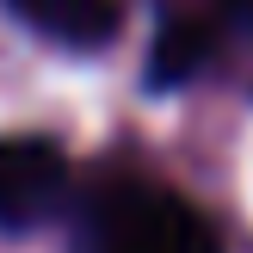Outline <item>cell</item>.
I'll use <instances>...</instances> for the list:
<instances>
[{"mask_svg": "<svg viewBox=\"0 0 253 253\" xmlns=\"http://www.w3.org/2000/svg\"><path fill=\"white\" fill-rule=\"evenodd\" d=\"M81 253H222V241L198 204L173 198L167 185L124 179L93 198Z\"/></svg>", "mask_w": 253, "mask_h": 253, "instance_id": "1", "label": "cell"}, {"mask_svg": "<svg viewBox=\"0 0 253 253\" xmlns=\"http://www.w3.org/2000/svg\"><path fill=\"white\" fill-rule=\"evenodd\" d=\"M74 192V167L43 136H6L0 142V229H37Z\"/></svg>", "mask_w": 253, "mask_h": 253, "instance_id": "2", "label": "cell"}, {"mask_svg": "<svg viewBox=\"0 0 253 253\" xmlns=\"http://www.w3.org/2000/svg\"><path fill=\"white\" fill-rule=\"evenodd\" d=\"M6 6L19 12L31 31L56 37V43H68V49H105L111 37H118V19H124L118 0H6Z\"/></svg>", "mask_w": 253, "mask_h": 253, "instance_id": "3", "label": "cell"}, {"mask_svg": "<svg viewBox=\"0 0 253 253\" xmlns=\"http://www.w3.org/2000/svg\"><path fill=\"white\" fill-rule=\"evenodd\" d=\"M216 37H222L216 19H185V12L161 19V31H155V56H148L155 86H179V81H192V74L216 56Z\"/></svg>", "mask_w": 253, "mask_h": 253, "instance_id": "4", "label": "cell"}, {"mask_svg": "<svg viewBox=\"0 0 253 253\" xmlns=\"http://www.w3.org/2000/svg\"><path fill=\"white\" fill-rule=\"evenodd\" d=\"M216 25H253V0H216Z\"/></svg>", "mask_w": 253, "mask_h": 253, "instance_id": "5", "label": "cell"}]
</instances>
